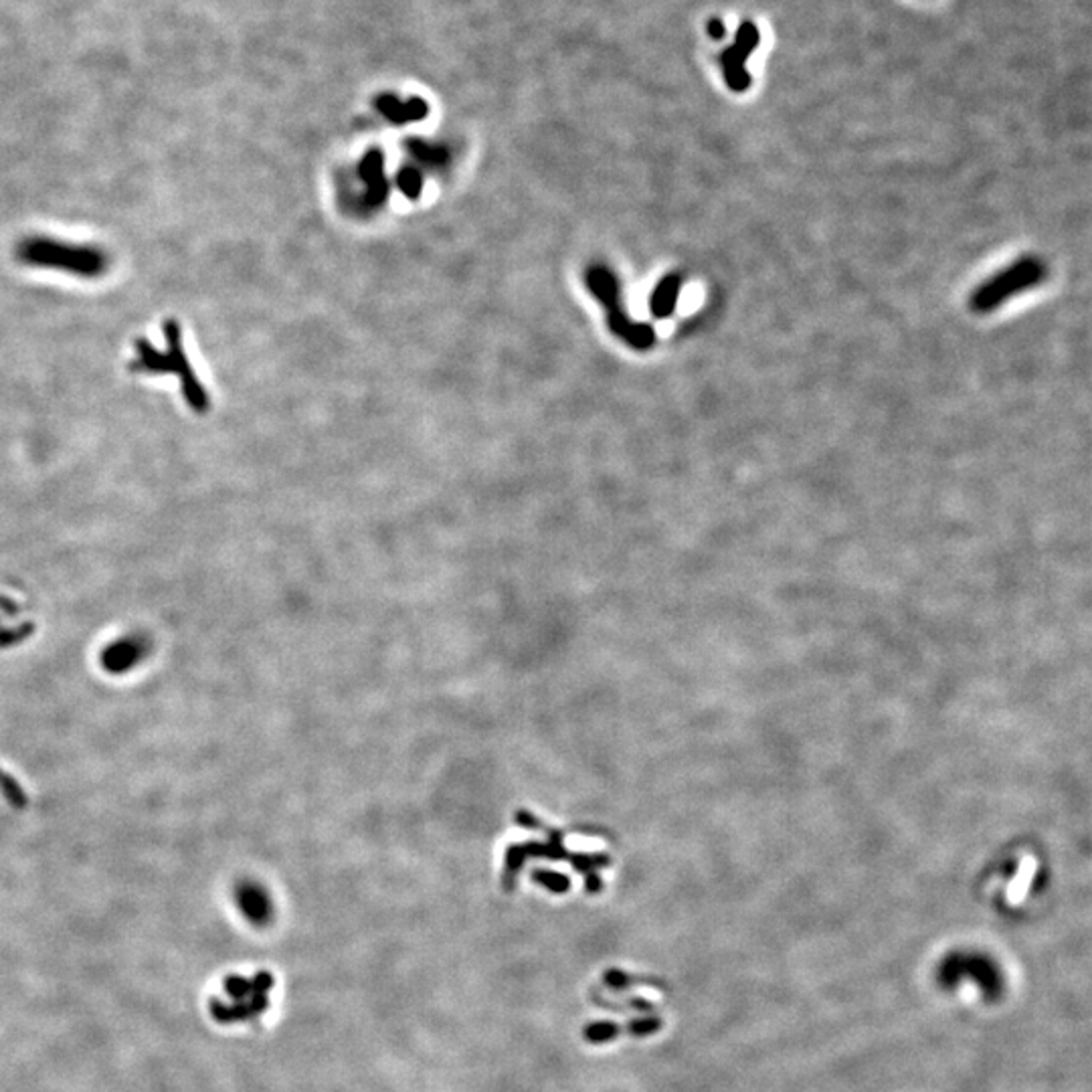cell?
I'll use <instances>...</instances> for the list:
<instances>
[{"label": "cell", "instance_id": "cell-1", "mask_svg": "<svg viewBox=\"0 0 1092 1092\" xmlns=\"http://www.w3.org/2000/svg\"><path fill=\"white\" fill-rule=\"evenodd\" d=\"M1048 276L1046 264L1038 257H1022L1003 271L975 287L969 298V308L975 314H987L1003 306L1010 298L1040 285Z\"/></svg>", "mask_w": 1092, "mask_h": 1092}, {"label": "cell", "instance_id": "cell-2", "mask_svg": "<svg viewBox=\"0 0 1092 1092\" xmlns=\"http://www.w3.org/2000/svg\"><path fill=\"white\" fill-rule=\"evenodd\" d=\"M21 255L28 264L49 265L53 269L69 271L85 278L97 276V273L104 271L106 265V257L97 249L69 246V243L49 239H31L23 243Z\"/></svg>", "mask_w": 1092, "mask_h": 1092}, {"label": "cell", "instance_id": "cell-3", "mask_svg": "<svg viewBox=\"0 0 1092 1092\" xmlns=\"http://www.w3.org/2000/svg\"><path fill=\"white\" fill-rule=\"evenodd\" d=\"M589 285L593 287V292L601 298V301L609 304V316H611L609 324L615 333L620 334L627 344H631L634 349L648 350L656 342L654 328L648 324L631 322L625 316V312H622L620 292H617V282L611 273L606 269H593L591 273H589Z\"/></svg>", "mask_w": 1092, "mask_h": 1092}, {"label": "cell", "instance_id": "cell-4", "mask_svg": "<svg viewBox=\"0 0 1092 1092\" xmlns=\"http://www.w3.org/2000/svg\"><path fill=\"white\" fill-rule=\"evenodd\" d=\"M963 975H971L987 998H998L1001 994V975L994 963L983 955H953L941 967V981L949 987H953Z\"/></svg>", "mask_w": 1092, "mask_h": 1092}, {"label": "cell", "instance_id": "cell-5", "mask_svg": "<svg viewBox=\"0 0 1092 1092\" xmlns=\"http://www.w3.org/2000/svg\"><path fill=\"white\" fill-rule=\"evenodd\" d=\"M759 45V31L753 23H744L739 31L737 43L732 45L725 55H723V69H725V79L728 83V88L732 92H744L749 88L751 77L746 74V55L751 51H755V47Z\"/></svg>", "mask_w": 1092, "mask_h": 1092}, {"label": "cell", "instance_id": "cell-6", "mask_svg": "<svg viewBox=\"0 0 1092 1092\" xmlns=\"http://www.w3.org/2000/svg\"><path fill=\"white\" fill-rule=\"evenodd\" d=\"M680 290H682V278L676 276V273L666 276L662 282L656 285V290L652 292V299H650V310L656 318L664 320V318H668V316H672V312L676 310V306H678Z\"/></svg>", "mask_w": 1092, "mask_h": 1092}, {"label": "cell", "instance_id": "cell-7", "mask_svg": "<svg viewBox=\"0 0 1092 1092\" xmlns=\"http://www.w3.org/2000/svg\"><path fill=\"white\" fill-rule=\"evenodd\" d=\"M239 907L255 925H267L271 921V902L260 886H243L239 890Z\"/></svg>", "mask_w": 1092, "mask_h": 1092}, {"label": "cell", "instance_id": "cell-8", "mask_svg": "<svg viewBox=\"0 0 1092 1092\" xmlns=\"http://www.w3.org/2000/svg\"><path fill=\"white\" fill-rule=\"evenodd\" d=\"M603 980L606 983L615 989V991H622L627 989L631 985H650V987H659V989H668L666 983L662 980H657V977H641V975H631L620 969H609L603 975Z\"/></svg>", "mask_w": 1092, "mask_h": 1092}, {"label": "cell", "instance_id": "cell-9", "mask_svg": "<svg viewBox=\"0 0 1092 1092\" xmlns=\"http://www.w3.org/2000/svg\"><path fill=\"white\" fill-rule=\"evenodd\" d=\"M623 1028L615 1022H593L583 1030V1038L591 1044H606L622 1036Z\"/></svg>", "mask_w": 1092, "mask_h": 1092}, {"label": "cell", "instance_id": "cell-10", "mask_svg": "<svg viewBox=\"0 0 1092 1092\" xmlns=\"http://www.w3.org/2000/svg\"><path fill=\"white\" fill-rule=\"evenodd\" d=\"M0 789H3V793H5V797H7V799H9V801H10V803H12V806H14V808H19V810H25V808H26V806H28V799H26V793H25V792H23V789H21V787H19V783H17V781H14V779H12V777H10V775H7V773H5V771H0Z\"/></svg>", "mask_w": 1092, "mask_h": 1092}, {"label": "cell", "instance_id": "cell-11", "mask_svg": "<svg viewBox=\"0 0 1092 1092\" xmlns=\"http://www.w3.org/2000/svg\"><path fill=\"white\" fill-rule=\"evenodd\" d=\"M662 1028V1019L659 1017H638V1019H631V1022L623 1028L631 1036H650V1033H656Z\"/></svg>", "mask_w": 1092, "mask_h": 1092}, {"label": "cell", "instance_id": "cell-12", "mask_svg": "<svg viewBox=\"0 0 1092 1092\" xmlns=\"http://www.w3.org/2000/svg\"><path fill=\"white\" fill-rule=\"evenodd\" d=\"M535 880H538V884H544L546 888L555 890V893H567V890H569V879H567V876H560V874L537 872V874H535Z\"/></svg>", "mask_w": 1092, "mask_h": 1092}, {"label": "cell", "instance_id": "cell-13", "mask_svg": "<svg viewBox=\"0 0 1092 1092\" xmlns=\"http://www.w3.org/2000/svg\"><path fill=\"white\" fill-rule=\"evenodd\" d=\"M399 182H401V191H403L409 198H415L421 191V179H419V175H415L413 170H405L403 175L399 177Z\"/></svg>", "mask_w": 1092, "mask_h": 1092}, {"label": "cell", "instance_id": "cell-14", "mask_svg": "<svg viewBox=\"0 0 1092 1092\" xmlns=\"http://www.w3.org/2000/svg\"><path fill=\"white\" fill-rule=\"evenodd\" d=\"M710 31H712V33H714V35H716V37H723V35H725V26H723V23H718V21H712V26H710Z\"/></svg>", "mask_w": 1092, "mask_h": 1092}]
</instances>
